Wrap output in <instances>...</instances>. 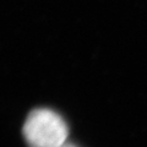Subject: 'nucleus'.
Listing matches in <instances>:
<instances>
[{
    "label": "nucleus",
    "mask_w": 147,
    "mask_h": 147,
    "mask_svg": "<svg viewBox=\"0 0 147 147\" xmlns=\"http://www.w3.org/2000/svg\"><path fill=\"white\" fill-rule=\"evenodd\" d=\"M63 147H76V146H74V145H71V144H65Z\"/></svg>",
    "instance_id": "2"
},
{
    "label": "nucleus",
    "mask_w": 147,
    "mask_h": 147,
    "mask_svg": "<svg viewBox=\"0 0 147 147\" xmlns=\"http://www.w3.org/2000/svg\"><path fill=\"white\" fill-rule=\"evenodd\" d=\"M22 132L30 147H63L67 144L66 123L50 109L39 108L31 112L24 124Z\"/></svg>",
    "instance_id": "1"
}]
</instances>
